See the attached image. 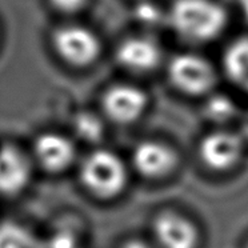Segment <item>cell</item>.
<instances>
[{
  "label": "cell",
  "instance_id": "8992f818",
  "mask_svg": "<svg viewBox=\"0 0 248 248\" xmlns=\"http://www.w3.org/2000/svg\"><path fill=\"white\" fill-rule=\"evenodd\" d=\"M168 76L179 91L187 95H203L214 87V67L198 55H179L168 67Z\"/></svg>",
  "mask_w": 248,
  "mask_h": 248
},
{
  "label": "cell",
  "instance_id": "7a4b0ae2",
  "mask_svg": "<svg viewBox=\"0 0 248 248\" xmlns=\"http://www.w3.org/2000/svg\"><path fill=\"white\" fill-rule=\"evenodd\" d=\"M79 146L71 132L49 128L35 134L27 147L36 172L62 178L75 172L81 157Z\"/></svg>",
  "mask_w": 248,
  "mask_h": 248
},
{
  "label": "cell",
  "instance_id": "7c38bea8",
  "mask_svg": "<svg viewBox=\"0 0 248 248\" xmlns=\"http://www.w3.org/2000/svg\"><path fill=\"white\" fill-rule=\"evenodd\" d=\"M224 67L232 80L248 87V39L232 43L224 55Z\"/></svg>",
  "mask_w": 248,
  "mask_h": 248
},
{
  "label": "cell",
  "instance_id": "3957f363",
  "mask_svg": "<svg viewBox=\"0 0 248 248\" xmlns=\"http://www.w3.org/2000/svg\"><path fill=\"white\" fill-rule=\"evenodd\" d=\"M173 28L195 42L216 38L227 24L226 11L212 0H176L171 10Z\"/></svg>",
  "mask_w": 248,
  "mask_h": 248
},
{
  "label": "cell",
  "instance_id": "5b68a950",
  "mask_svg": "<svg viewBox=\"0 0 248 248\" xmlns=\"http://www.w3.org/2000/svg\"><path fill=\"white\" fill-rule=\"evenodd\" d=\"M54 48L65 63L86 67L93 63L100 52L96 35L81 26H64L56 30L52 38Z\"/></svg>",
  "mask_w": 248,
  "mask_h": 248
},
{
  "label": "cell",
  "instance_id": "5bb4252c",
  "mask_svg": "<svg viewBox=\"0 0 248 248\" xmlns=\"http://www.w3.org/2000/svg\"><path fill=\"white\" fill-rule=\"evenodd\" d=\"M52 6L65 14H71V12H76L81 10L86 6L87 0H51Z\"/></svg>",
  "mask_w": 248,
  "mask_h": 248
},
{
  "label": "cell",
  "instance_id": "4fadbf2b",
  "mask_svg": "<svg viewBox=\"0 0 248 248\" xmlns=\"http://www.w3.org/2000/svg\"><path fill=\"white\" fill-rule=\"evenodd\" d=\"M70 132L79 144H96L102 140L104 135V123L95 113L80 112L72 120V128Z\"/></svg>",
  "mask_w": 248,
  "mask_h": 248
},
{
  "label": "cell",
  "instance_id": "8fae6325",
  "mask_svg": "<svg viewBox=\"0 0 248 248\" xmlns=\"http://www.w3.org/2000/svg\"><path fill=\"white\" fill-rule=\"evenodd\" d=\"M160 48L152 40L141 38L128 39L116 51L118 63L135 72H147L156 68L160 63Z\"/></svg>",
  "mask_w": 248,
  "mask_h": 248
},
{
  "label": "cell",
  "instance_id": "277c9868",
  "mask_svg": "<svg viewBox=\"0 0 248 248\" xmlns=\"http://www.w3.org/2000/svg\"><path fill=\"white\" fill-rule=\"evenodd\" d=\"M38 175L27 146L0 140V198L16 199L26 194Z\"/></svg>",
  "mask_w": 248,
  "mask_h": 248
},
{
  "label": "cell",
  "instance_id": "30bf717a",
  "mask_svg": "<svg viewBox=\"0 0 248 248\" xmlns=\"http://www.w3.org/2000/svg\"><path fill=\"white\" fill-rule=\"evenodd\" d=\"M175 152L160 141H140L132 151V166L148 179L166 176L176 166Z\"/></svg>",
  "mask_w": 248,
  "mask_h": 248
},
{
  "label": "cell",
  "instance_id": "9a60e30c",
  "mask_svg": "<svg viewBox=\"0 0 248 248\" xmlns=\"http://www.w3.org/2000/svg\"><path fill=\"white\" fill-rule=\"evenodd\" d=\"M120 248H151L147 243L140 242V240H128L125 242Z\"/></svg>",
  "mask_w": 248,
  "mask_h": 248
},
{
  "label": "cell",
  "instance_id": "6da1fadb",
  "mask_svg": "<svg viewBox=\"0 0 248 248\" xmlns=\"http://www.w3.org/2000/svg\"><path fill=\"white\" fill-rule=\"evenodd\" d=\"M74 173L81 191L97 202L118 199L128 184V168L124 160L104 147H92L81 154Z\"/></svg>",
  "mask_w": 248,
  "mask_h": 248
},
{
  "label": "cell",
  "instance_id": "ba28073f",
  "mask_svg": "<svg viewBox=\"0 0 248 248\" xmlns=\"http://www.w3.org/2000/svg\"><path fill=\"white\" fill-rule=\"evenodd\" d=\"M199 155L205 166L214 171H228L243 155V141L235 134L216 131L200 141Z\"/></svg>",
  "mask_w": 248,
  "mask_h": 248
},
{
  "label": "cell",
  "instance_id": "52a82bcc",
  "mask_svg": "<svg viewBox=\"0 0 248 248\" xmlns=\"http://www.w3.org/2000/svg\"><path fill=\"white\" fill-rule=\"evenodd\" d=\"M148 99L140 88L119 84L108 88L102 97L104 116L115 124H130L144 113Z\"/></svg>",
  "mask_w": 248,
  "mask_h": 248
},
{
  "label": "cell",
  "instance_id": "9c48e42d",
  "mask_svg": "<svg viewBox=\"0 0 248 248\" xmlns=\"http://www.w3.org/2000/svg\"><path fill=\"white\" fill-rule=\"evenodd\" d=\"M154 236L160 248H196L199 232L192 221L173 212H164L154 220Z\"/></svg>",
  "mask_w": 248,
  "mask_h": 248
}]
</instances>
